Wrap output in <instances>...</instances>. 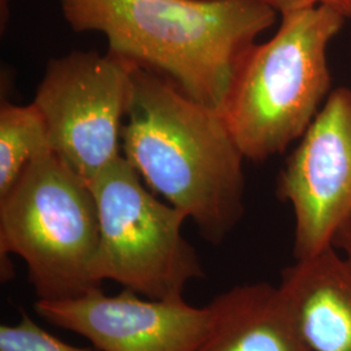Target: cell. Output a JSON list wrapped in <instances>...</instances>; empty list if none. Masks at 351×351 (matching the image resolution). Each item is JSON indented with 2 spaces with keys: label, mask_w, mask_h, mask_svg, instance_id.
I'll use <instances>...</instances> for the list:
<instances>
[{
  "label": "cell",
  "mask_w": 351,
  "mask_h": 351,
  "mask_svg": "<svg viewBox=\"0 0 351 351\" xmlns=\"http://www.w3.org/2000/svg\"><path fill=\"white\" fill-rule=\"evenodd\" d=\"M52 151L46 121L37 106L4 101L0 108V198L38 155Z\"/></svg>",
  "instance_id": "cell-11"
},
{
  "label": "cell",
  "mask_w": 351,
  "mask_h": 351,
  "mask_svg": "<svg viewBox=\"0 0 351 351\" xmlns=\"http://www.w3.org/2000/svg\"><path fill=\"white\" fill-rule=\"evenodd\" d=\"M0 351H90L56 339L23 313L17 324L0 326Z\"/></svg>",
  "instance_id": "cell-12"
},
{
  "label": "cell",
  "mask_w": 351,
  "mask_h": 351,
  "mask_svg": "<svg viewBox=\"0 0 351 351\" xmlns=\"http://www.w3.org/2000/svg\"><path fill=\"white\" fill-rule=\"evenodd\" d=\"M36 313L50 324L88 339L101 351H195L210 308L184 300H149L125 290L106 295L101 288L63 301H42Z\"/></svg>",
  "instance_id": "cell-8"
},
{
  "label": "cell",
  "mask_w": 351,
  "mask_h": 351,
  "mask_svg": "<svg viewBox=\"0 0 351 351\" xmlns=\"http://www.w3.org/2000/svg\"><path fill=\"white\" fill-rule=\"evenodd\" d=\"M10 17V0H0V27L1 32L7 26Z\"/></svg>",
  "instance_id": "cell-15"
},
{
  "label": "cell",
  "mask_w": 351,
  "mask_h": 351,
  "mask_svg": "<svg viewBox=\"0 0 351 351\" xmlns=\"http://www.w3.org/2000/svg\"><path fill=\"white\" fill-rule=\"evenodd\" d=\"M121 150L154 193L194 221L202 239L219 245L239 224L245 211V156L221 113L138 64Z\"/></svg>",
  "instance_id": "cell-1"
},
{
  "label": "cell",
  "mask_w": 351,
  "mask_h": 351,
  "mask_svg": "<svg viewBox=\"0 0 351 351\" xmlns=\"http://www.w3.org/2000/svg\"><path fill=\"white\" fill-rule=\"evenodd\" d=\"M280 289L311 351H351V261L335 246L284 268Z\"/></svg>",
  "instance_id": "cell-9"
},
{
  "label": "cell",
  "mask_w": 351,
  "mask_h": 351,
  "mask_svg": "<svg viewBox=\"0 0 351 351\" xmlns=\"http://www.w3.org/2000/svg\"><path fill=\"white\" fill-rule=\"evenodd\" d=\"M345 19L326 7L281 13L276 34L243 56L220 113L245 159L301 139L330 94L328 51Z\"/></svg>",
  "instance_id": "cell-3"
},
{
  "label": "cell",
  "mask_w": 351,
  "mask_h": 351,
  "mask_svg": "<svg viewBox=\"0 0 351 351\" xmlns=\"http://www.w3.org/2000/svg\"><path fill=\"white\" fill-rule=\"evenodd\" d=\"M136 63L110 52L75 51L51 59L33 103L51 149L88 184L121 152Z\"/></svg>",
  "instance_id": "cell-6"
},
{
  "label": "cell",
  "mask_w": 351,
  "mask_h": 351,
  "mask_svg": "<svg viewBox=\"0 0 351 351\" xmlns=\"http://www.w3.org/2000/svg\"><path fill=\"white\" fill-rule=\"evenodd\" d=\"M99 215L88 181L46 151L0 198V256L25 262L38 300L63 301L101 288L93 276Z\"/></svg>",
  "instance_id": "cell-4"
},
{
  "label": "cell",
  "mask_w": 351,
  "mask_h": 351,
  "mask_svg": "<svg viewBox=\"0 0 351 351\" xmlns=\"http://www.w3.org/2000/svg\"><path fill=\"white\" fill-rule=\"evenodd\" d=\"M207 306L208 326L195 351H311L278 285H237Z\"/></svg>",
  "instance_id": "cell-10"
},
{
  "label": "cell",
  "mask_w": 351,
  "mask_h": 351,
  "mask_svg": "<svg viewBox=\"0 0 351 351\" xmlns=\"http://www.w3.org/2000/svg\"><path fill=\"white\" fill-rule=\"evenodd\" d=\"M300 141L277 182L294 216L295 261L333 246L351 216V88L330 91Z\"/></svg>",
  "instance_id": "cell-7"
},
{
  "label": "cell",
  "mask_w": 351,
  "mask_h": 351,
  "mask_svg": "<svg viewBox=\"0 0 351 351\" xmlns=\"http://www.w3.org/2000/svg\"><path fill=\"white\" fill-rule=\"evenodd\" d=\"M276 12L284 13L303 8L326 7L341 14L345 20L351 19V0H263Z\"/></svg>",
  "instance_id": "cell-13"
},
{
  "label": "cell",
  "mask_w": 351,
  "mask_h": 351,
  "mask_svg": "<svg viewBox=\"0 0 351 351\" xmlns=\"http://www.w3.org/2000/svg\"><path fill=\"white\" fill-rule=\"evenodd\" d=\"M75 32H99L108 52L172 80L220 112L243 56L275 24L263 0H59Z\"/></svg>",
  "instance_id": "cell-2"
},
{
  "label": "cell",
  "mask_w": 351,
  "mask_h": 351,
  "mask_svg": "<svg viewBox=\"0 0 351 351\" xmlns=\"http://www.w3.org/2000/svg\"><path fill=\"white\" fill-rule=\"evenodd\" d=\"M333 246L351 261V216L339 228L333 241Z\"/></svg>",
  "instance_id": "cell-14"
},
{
  "label": "cell",
  "mask_w": 351,
  "mask_h": 351,
  "mask_svg": "<svg viewBox=\"0 0 351 351\" xmlns=\"http://www.w3.org/2000/svg\"><path fill=\"white\" fill-rule=\"evenodd\" d=\"M99 215L94 280H110L149 300L184 297L204 277L199 256L182 234L186 215L159 201L120 156L90 184Z\"/></svg>",
  "instance_id": "cell-5"
}]
</instances>
